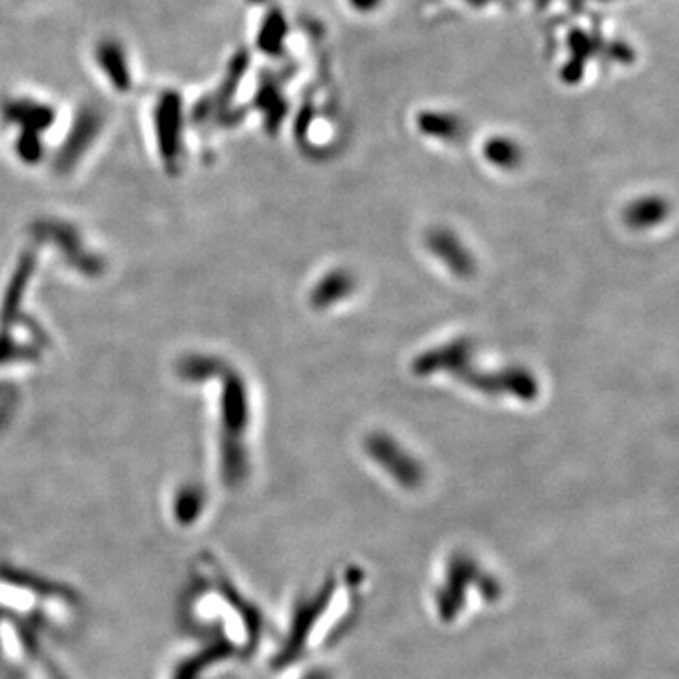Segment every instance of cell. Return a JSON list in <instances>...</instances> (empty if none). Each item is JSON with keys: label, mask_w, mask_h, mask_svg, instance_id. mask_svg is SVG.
Instances as JSON below:
<instances>
[{"label": "cell", "mask_w": 679, "mask_h": 679, "mask_svg": "<svg viewBox=\"0 0 679 679\" xmlns=\"http://www.w3.org/2000/svg\"><path fill=\"white\" fill-rule=\"evenodd\" d=\"M429 248L440 255V259L453 268L457 274H470L474 268V261L470 253L464 249L463 244L455 234L448 231H434L429 234Z\"/></svg>", "instance_id": "1"}, {"label": "cell", "mask_w": 679, "mask_h": 679, "mask_svg": "<svg viewBox=\"0 0 679 679\" xmlns=\"http://www.w3.org/2000/svg\"><path fill=\"white\" fill-rule=\"evenodd\" d=\"M349 287H351V280L346 274H332L325 282L321 283V287L315 291V304L317 306H325L331 304L334 300L348 295Z\"/></svg>", "instance_id": "3"}, {"label": "cell", "mask_w": 679, "mask_h": 679, "mask_svg": "<svg viewBox=\"0 0 679 679\" xmlns=\"http://www.w3.org/2000/svg\"><path fill=\"white\" fill-rule=\"evenodd\" d=\"M666 214V204L661 199H644L632 202L627 210V223L632 227H647L655 225Z\"/></svg>", "instance_id": "2"}]
</instances>
